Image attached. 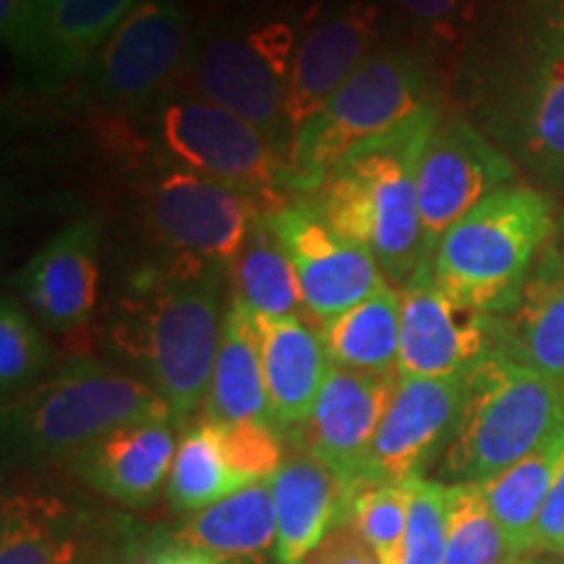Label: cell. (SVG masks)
Here are the masks:
<instances>
[{"label":"cell","instance_id":"cell-3","mask_svg":"<svg viewBox=\"0 0 564 564\" xmlns=\"http://www.w3.org/2000/svg\"><path fill=\"white\" fill-rule=\"evenodd\" d=\"M476 84L484 129L514 165L564 186V0H525Z\"/></svg>","mask_w":564,"mask_h":564},{"label":"cell","instance_id":"cell-9","mask_svg":"<svg viewBox=\"0 0 564 564\" xmlns=\"http://www.w3.org/2000/svg\"><path fill=\"white\" fill-rule=\"evenodd\" d=\"M295 47V30L285 19L217 21L196 34L178 89L236 112L291 158L285 95Z\"/></svg>","mask_w":564,"mask_h":564},{"label":"cell","instance_id":"cell-8","mask_svg":"<svg viewBox=\"0 0 564 564\" xmlns=\"http://www.w3.org/2000/svg\"><path fill=\"white\" fill-rule=\"evenodd\" d=\"M429 102H434L429 74L413 53H371L333 100L295 129L288 158L295 194L319 192L352 150L392 131Z\"/></svg>","mask_w":564,"mask_h":564},{"label":"cell","instance_id":"cell-42","mask_svg":"<svg viewBox=\"0 0 564 564\" xmlns=\"http://www.w3.org/2000/svg\"><path fill=\"white\" fill-rule=\"evenodd\" d=\"M507 564H541V562H539V554H520V556H512Z\"/></svg>","mask_w":564,"mask_h":564},{"label":"cell","instance_id":"cell-10","mask_svg":"<svg viewBox=\"0 0 564 564\" xmlns=\"http://www.w3.org/2000/svg\"><path fill=\"white\" fill-rule=\"evenodd\" d=\"M194 26L178 0H144L79 74L84 102L129 121L178 89L194 51Z\"/></svg>","mask_w":564,"mask_h":564},{"label":"cell","instance_id":"cell-31","mask_svg":"<svg viewBox=\"0 0 564 564\" xmlns=\"http://www.w3.org/2000/svg\"><path fill=\"white\" fill-rule=\"evenodd\" d=\"M502 528L486 507L481 484H449V531L442 564H507Z\"/></svg>","mask_w":564,"mask_h":564},{"label":"cell","instance_id":"cell-6","mask_svg":"<svg viewBox=\"0 0 564 564\" xmlns=\"http://www.w3.org/2000/svg\"><path fill=\"white\" fill-rule=\"evenodd\" d=\"M564 434V390L491 352L465 373L457 423L440 457V476L481 484Z\"/></svg>","mask_w":564,"mask_h":564},{"label":"cell","instance_id":"cell-41","mask_svg":"<svg viewBox=\"0 0 564 564\" xmlns=\"http://www.w3.org/2000/svg\"><path fill=\"white\" fill-rule=\"evenodd\" d=\"M552 246L556 249V253H560V257L564 259V217L560 223H556V232H554V238H552Z\"/></svg>","mask_w":564,"mask_h":564},{"label":"cell","instance_id":"cell-13","mask_svg":"<svg viewBox=\"0 0 564 564\" xmlns=\"http://www.w3.org/2000/svg\"><path fill=\"white\" fill-rule=\"evenodd\" d=\"M514 175V160L478 126L442 116L419 165V209L429 262L444 232L491 194L512 186Z\"/></svg>","mask_w":564,"mask_h":564},{"label":"cell","instance_id":"cell-22","mask_svg":"<svg viewBox=\"0 0 564 564\" xmlns=\"http://www.w3.org/2000/svg\"><path fill=\"white\" fill-rule=\"evenodd\" d=\"M497 352L564 390V259L552 243L535 259L523 291L497 316Z\"/></svg>","mask_w":564,"mask_h":564},{"label":"cell","instance_id":"cell-24","mask_svg":"<svg viewBox=\"0 0 564 564\" xmlns=\"http://www.w3.org/2000/svg\"><path fill=\"white\" fill-rule=\"evenodd\" d=\"M262 358L270 421L278 432H295L312 415L324 379L329 371V356L322 333L301 314L282 319H262Z\"/></svg>","mask_w":564,"mask_h":564},{"label":"cell","instance_id":"cell-32","mask_svg":"<svg viewBox=\"0 0 564 564\" xmlns=\"http://www.w3.org/2000/svg\"><path fill=\"white\" fill-rule=\"evenodd\" d=\"M53 361V350L37 322L19 301L3 299L0 306V390L6 400L42 382Z\"/></svg>","mask_w":564,"mask_h":564},{"label":"cell","instance_id":"cell-4","mask_svg":"<svg viewBox=\"0 0 564 564\" xmlns=\"http://www.w3.org/2000/svg\"><path fill=\"white\" fill-rule=\"evenodd\" d=\"M171 419L141 377L100 361H74L3 403L6 457L61 463L126 423Z\"/></svg>","mask_w":564,"mask_h":564},{"label":"cell","instance_id":"cell-23","mask_svg":"<svg viewBox=\"0 0 564 564\" xmlns=\"http://www.w3.org/2000/svg\"><path fill=\"white\" fill-rule=\"evenodd\" d=\"M144 0H37L34 51L26 68L40 87L79 79L110 34Z\"/></svg>","mask_w":564,"mask_h":564},{"label":"cell","instance_id":"cell-19","mask_svg":"<svg viewBox=\"0 0 564 564\" xmlns=\"http://www.w3.org/2000/svg\"><path fill=\"white\" fill-rule=\"evenodd\" d=\"M100 223L84 217L40 246L17 274V288L34 316L53 333L89 322L100 285Z\"/></svg>","mask_w":564,"mask_h":564},{"label":"cell","instance_id":"cell-40","mask_svg":"<svg viewBox=\"0 0 564 564\" xmlns=\"http://www.w3.org/2000/svg\"><path fill=\"white\" fill-rule=\"evenodd\" d=\"M147 564H228V562L217 560V556H212L207 552H196V549L175 546L167 541V544L152 549V554L147 556Z\"/></svg>","mask_w":564,"mask_h":564},{"label":"cell","instance_id":"cell-34","mask_svg":"<svg viewBox=\"0 0 564 564\" xmlns=\"http://www.w3.org/2000/svg\"><path fill=\"white\" fill-rule=\"evenodd\" d=\"M217 444L228 463L230 474L241 481V486H251L267 481L280 470L285 460V444L282 432L267 421H236V423H215Z\"/></svg>","mask_w":564,"mask_h":564},{"label":"cell","instance_id":"cell-26","mask_svg":"<svg viewBox=\"0 0 564 564\" xmlns=\"http://www.w3.org/2000/svg\"><path fill=\"white\" fill-rule=\"evenodd\" d=\"M202 419L215 423L236 421H270L267 400L262 329L259 316L246 308L238 299H230L225 312L223 343L217 350L215 371Z\"/></svg>","mask_w":564,"mask_h":564},{"label":"cell","instance_id":"cell-5","mask_svg":"<svg viewBox=\"0 0 564 564\" xmlns=\"http://www.w3.org/2000/svg\"><path fill=\"white\" fill-rule=\"evenodd\" d=\"M556 223L546 194L512 183L444 232L429 270L453 301L505 316L523 291L535 259L552 243Z\"/></svg>","mask_w":564,"mask_h":564},{"label":"cell","instance_id":"cell-30","mask_svg":"<svg viewBox=\"0 0 564 564\" xmlns=\"http://www.w3.org/2000/svg\"><path fill=\"white\" fill-rule=\"evenodd\" d=\"M165 489L173 510L188 514L243 489L241 481L230 474L207 419H199L183 432Z\"/></svg>","mask_w":564,"mask_h":564},{"label":"cell","instance_id":"cell-33","mask_svg":"<svg viewBox=\"0 0 564 564\" xmlns=\"http://www.w3.org/2000/svg\"><path fill=\"white\" fill-rule=\"evenodd\" d=\"M411 491L405 484H364L350 505V523L382 564H403Z\"/></svg>","mask_w":564,"mask_h":564},{"label":"cell","instance_id":"cell-28","mask_svg":"<svg viewBox=\"0 0 564 564\" xmlns=\"http://www.w3.org/2000/svg\"><path fill=\"white\" fill-rule=\"evenodd\" d=\"M564 447V434L556 436L533 455L514 463L499 476L481 481L486 507L502 528L512 556L533 554L535 531L552 489L556 463Z\"/></svg>","mask_w":564,"mask_h":564},{"label":"cell","instance_id":"cell-21","mask_svg":"<svg viewBox=\"0 0 564 564\" xmlns=\"http://www.w3.org/2000/svg\"><path fill=\"white\" fill-rule=\"evenodd\" d=\"M278 546L274 564H301L322 539L350 518V505L361 489L303 447H291L272 478Z\"/></svg>","mask_w":564,"mask_h":564},{"label":"cell","instance_id":"cell-16","mask_svg":"<svg viewBox=\"0 0 564 564\" xmlns=\"http://www.w3.org/2000/svg\"><path fill=\"white\" fill-rule=\"evenodd\" d=\"M465 377H400L364 465V484H405L442 457L460 415Z\"/></svg>","mask_w":564,"mask_h":564},{"label":"cell","instance_id":"cell-12","mask_svg":"<svg viewBox=\"0 0 564 564\" xmlns=\"http://www.w3.org/2000/svg\"><path fill=\"white\" fill-rule=\"evenodd\" d=\"M147 228L167 257L194 259L230 272L251 225L267 204L249 192L204 175L158 167L141 186Z\"/></svg>","mask_w":564,"mask_h":564},{"label":"cell","instance_id":"cell-11","mask_svg":"<svg viewBox=\"0 0 564 564\" xmlns=\"http://www.w3.org/2000/svg\"><path fill=\"white\" fill-rule=\"evenodd\" d=\"M129 514L53 491H13L0 512V564H147Z\"/></svg>","mask_w":564,"mask_h":564},{"label":"cell","instance_id":"cell-15","mask_svg":"<svg viewBox=\"0 0 564 564\" xmlns=\"http://www.w3.org/2000/svg\"><path fill=\"white\" fill-rule=\"evenodd\" d=\"M497 316L440 291L429 267L400 288V377H465L497 352Z\"/></svg>","mask_w":564,"mask_h":564},{"label":"cell","instance_id":"cell-39","mask_svg":"<svg viewBox=\"0 0 564 564\" xmlns=\"http://www.w3.org/2000/svg\"><path fill=\"white\" fill-rule=\"evenodd\" d=\"M398 3L405 17L413 19L415 24L434 32H447L453 30L463 0H398Z\"/></svg>","mask_w":564,"mask_h":564},{"label":"cell","instance_id":"cell-7","mask_svg":"<svg viewBox=\"0 0 564 564\" xmlns=\"http://www.w3.org/2000/svg\"><path fill=\"white\" fill-rule=\"evenodd\" d=\"M123 123H137L133 139L158 167L228 183L259 196L270 212L299 196L288 154L264 131L220 105L173 89Z\"/></svg>","mask_w":564,"mask_h":564},{"label":"cell","instance_id":"cell-36","mask_svg":"<svg viewBox=\"0 0 564 564\" xmlns=\"http://www.w3.org/2000/svg\"><path fill=\"white\" fill-rule=\"evenodd\" d=\"M301 564H382L373 549L358 535L350 520L337 525L322 539L314 552L306 554Z\"/></svg>","mask_w":564,"mask_h":564},{"label":"cell","instance_id":"cell-18","mask_svg":"<svg viewBox=\"0 0 564 564\" xmlns=\"http://www.w3.org/2000/svg\"><path fill=\"white\" fill-rule=\"evenodd\" d=\"M379 37V9L371 0H348L308 26L293 55L285 95V121L295 133L364 66Z\"/></svg>","mask_w":564,"mask_h":564},{"label":"cell","instance_id":"cell-35","mask_svg":"<svg viewBox=\"0 0 564 564\" xmlns=\"http://www.w3.org/2000/svg\"><path fill=\"white\" fill-rule=\"evenodd\" d=\"M403 564H442L449 531V484L411 478Z\"/></svg>","mask_w":564,"mask_h":564},{"label":"cell","instance_id":"cell-2","mask_svg":"<svg viewBox=\"0 0 564 564\" xmlns=\"http://www.w3.org/2000/svg\"><path fill=\"white\" fill-rule=\"evenodd\" d=\"M440 121V105L429 102L392 131L352 150L319 192L306 194L337 236L377 259L390 285L403 288L421 267H429L419 165Z\"/></svg>","mask_w":564,"mask_h":564},{"label":"cell","instance_id":"cell-1","mask_svg":"<svg viewBox=\"0 0 564 564\" xmlns=\"http://www.w3.org/2000/svg\"><path fill=\"white\" fill-rule=\"evenodd\" d=\"M225 278L230 272L220 267L181 257L141 267L110 324L112 348L165 400L175 426L207 403L225 327Z\"/></svg>","mask_w":564,"mask_h":564},{"label":"cell","instance_id":"cell-14","mask_svg":"<svg viewBox=\"0 0 564 564\" xmlns=\"http://www.w3.org/2000/svg\"><path fill=\"white\" fill-rule=\"evenodd\" d=\"M270 220L299 274L301 316L316 329L369 299L387 282L377 259L337 236L306 196H293L285 207L270 212Z\"/></svg>","mask_w":564,"mask_h":564},{"label":"cell","instance_id":"cell-37","mask_svg":"<svg viewBox=\"0 0 564 564\" xmlns=\"http://www.w3.org/2000/svg\"><path fill=\"white\" fill-rule=\"evenodd\" d=\"M37 30V0H0V34L17 58L30 63Z\"/></svg>","mask_w":564,"mask_h":564},{"label":"cell","instance_id":"cell-43","mask_svg":"<svg viewBox=\"0 0 564 564\" xmlns=\"http://www.w3.org/2000/svg\"><path fill=\"white\" fill-rule=\"evenodd\" d=\"M541 564H564V556L560 554H539Z\"/></svg>","mask_w":564,"mask_h":564},{"label":"cell","instance_id":"cell-17","mask_svg":"<svg viewBox=\"0 0 564 564\" xmlns=\"http://www.w3.org/2000/svg\"><path fill=\"white\" fill-rule=\"evenodd\" d=\"M398 379L400 373H369L329 364L314 411L291 432V444L364 486L366 455L382 426Z\"/></svg>","mask_w":564,"mask_h":564},{"label":"cell","instance_id":"cell-25","mask_svg":"<svg viewBox=\"0 0 564 564\" xmlns=\"http://www.w3.org/2000/svg\"><path fill=\"white\" fill-rule=\"evenodd\" d=\"M171 544L207 552L228 564H267L278 546L272 481L243 486L220 502L188 514Z\"/></svg>","mask_w":564,"mask_h":564},{"label":"cell","instance_id":"cell-20","mask_svg":"<svg viewBox=\"0 0 564 564\" xmlns=\"http://www.w3.org/2000/svg\"><path fill=\"white\" fill-rule=\"evenodd\" d=\"M178 453L175 421L126 423L66 463L76 481L123 507H150L167 486Z\"/></svg>","mask_w":564,"mask_h":564},{"label":"cell","instance_id":"cell-38","mask_svg":"<svg viewBox=\"0 0 564 564\" xmlns=\"http://www.w3.org/2000/svg\"><path fill=\"white\" fill-rule=\"evenodd\" d=\"M533 554L564 556V447L556 463L552 489H549L544 512H541L539 531H535Z\"/></svg>","mask_w":564,"mask_h":564},{"label":"cell","instance_id":"cell-27","mask_svg":"<svg viewBox=\"0 0 564 564\" xmlns=\"http://www.w3.org/2000/svg\"><path fill=\"white\" fill-rule=\"evenodd\" d=\"M329 364L369 373H398L400 288L384 282L369 299L319 329Z\"/></svg>","mask_w":564,"mask_h":564},{"label":"cell","instance_id":"cell-29","mask_svg":"<svg viewBox=\"0 0 564 564\" xmlns=\"http://www.w3.org/2000/svg\"><path fill=\"white\" fill-rule=\"evenodd\" d=\"M230 280L232 299L262 319L303 314L299 274L278 230L272 228L270 212L251 225L241 257L230 270Z\"/></svg>","mask_w":564,"mask_h":564}]
</instances>
